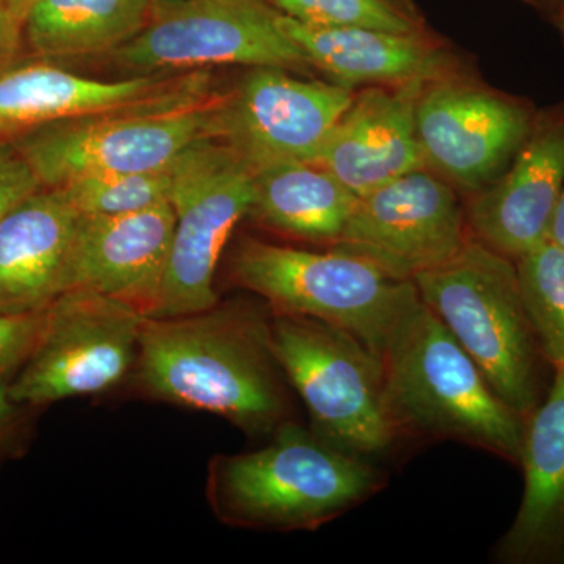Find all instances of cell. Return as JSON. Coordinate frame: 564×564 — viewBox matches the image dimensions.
<instances>
[{"label":"cell","instance_id":"f1b7e54d","mask_svg":"<svg viewBox=\"0 0 564 564\" xmlns=\"http://www.w3.org/2000/svg\"><path fill=\"white\" fill-rule=\"evenodd\" d=\"M22 41V24L6 7L0 3V74L13 66L20 54Z\"/></svg>","mask_w":564,"mask_h":564},{"label":"cell","instance_id":"cb8c5ba5","mask_svg":"<svg viewBox=\"0 0 564 564\" xmlns=\"http://www.w3.org/2000/svg\"><path fill=\"white\" fill-rule=\"evenodd\" d=\"M292 20L314 28L425 32L421 14L408 0H267Z\"/></svg>","mask_w":564,"mask_h":564},{"label":"cell","instance_id":"4316f807","mask_svg":"<svg viewBox=\"0 0 564 564\" xmlns=\"http://www.w3.org/2000/svg\"><path fill=\"white\" fill-rule=\"evenodd\" d=\"M40 188V181L13 144H0V220L7 212Z\"/></svg>","mask_w":564,"mask_h":564},{"label":"cell","instance_id":"d4e9b609","mask_svg":"<svg viewBox=\"0 0 564 564\" xmlns=\"http://www.w3.org/2000/svg\"><path fill=\"white\" fill-rule=\"evenodd\" d=\"M80 215H120L170 203V166L155 172L91 174L55 187Z\"/></svg>","mask_w":564,"mask_h":564},{"label":"cell","instance_id":"e0dca14e","mask_svg":"<svg viewBox=\"0 0 564 564\" xmlns=\"http://www.w3.org/2000/svg\"><path fill=\"white\" fill-rule=\"evenodd\" d=\"M423 84L366 87L334 126L315 165L328 170L358 198L426 169L415 126Z\"/></svg>","mask_w":564,"mask_h":564},{"label":"cell","instance_id":"ffe728a7","mask_svg":"<svg viewBox=\"0 0 564 564\" xmlns=\"http://www.w3.org/2000/svg\"><path fill=\"white\" fill-rule=\"evenodd\" d=\"M79 212L57 188L41 187L0 220V314L50 306L63 292Z\"/></svg>","mask_w":564,"mask_h":564},{"label":"cell","instance_id":"ac0fdd59","mask_svg":"<svg viewBox=\"0 0 564 564\" xmlns=\"http://www.w3.org/2000/svg\"><path fill=\"white\" fill-rule=\"evenodd\" d=\"M280 24L314 69L348 90L429 85L463 74L458 58L426 31L314 28L282 13Z\"/></svg>","mask_w":564,"mask_h":564},{"label":"cell","instance_id":"4dcf8cb0","mask_svg":"<svg viewBox=\"0 0 564 564\" xmlns=\"http://www.w3.org/2000/svg\"><path fill=\"white\" fill-rule=\"evenodd\" d=\"M525 3L532 6L534 10L540 11L545 18H549L556 28L564 18V0H524Z\"/></svg>","mask_w":564,"mask_h":564},{"label":"cell","instance_id":"8fae6325","mask_svg":"<svg viewBox=\"0 0 564 564\" xmlns=\"http://www.w3.org/2000/svg\"><path fill=\"white\" fill-rule=\"evenodd\" d=\"M532 104L463 76L425 85L415 126L425 166L458 191L492 184L532 131Z\"/></svg>","mask_w":564,"mask_h":564},{"label":"cell","instance_id":"d6986e66","mask_svg":"<svg viewBox=\"0 0 564 564\" xmlns=\"http://www.w3.org/2000/svg\"><path fill=\"white\" fill-rule=\"evenodd\" d=\"M524 496L496 547L510 564L564 563V364L552 366L544 399L525 419Z\"/></svg>","mask_w":564,"mask_h":564},{"label":"cell","instance_id":"44dd1931","mask_svg":"<svg viewBox=\"0 0 564 564\" xmlns=\"http://www.w3.org/2000/svg\"><path fill=\"white\" fill-rule=\"evenodd\" d=\"M254 199L250 215L273 231L336 243L358 204V196L328 170L310 162H273L252 169Z\"/></svg>","mask_w":564,"mask_h":564},{"label":"cell","instance_id":"3957f363","mask_svg":"<svg viewBox=\"0 0 564 564\" xmlns=\"http://www.w3.org/2000/svg\"><path fill=\"white\" fill-rule=\"evenodd\" d=\"M383 486L362 455L285 421L267 447L215 456L207 499L225 524L292 532L318 529Z\"/></svg>","mask_w":564,"mask_h":564},{"label":"cell","instance_id":"7c38bea8","mask_svg":"<svg viewBox=\"0 0 564 564\" xmlns=\"http://www.w3.org/2000/svg\"><path fill=\"white\" fill-rule=\"evenodd\" d=\"M469 239L455 188L422 169L361 196L333 247L395 280L414 281L455 258Z\"/></svg>","mask_w":564,"mask_h":564},{"label":"cell","instance_id":"ba28073f","mask_svg":"<svg viewBox=\"0 0 564 564\" xmlns=\"http://www.w3.org/2000/svg\"><path fill=\"white\" fill-rule=\"evenodd\" d=\"M170 176L172 251L161 299L150 317L202 313L218 303V262L254 199L252 166L220 140L193 143L170 165Z\"/></svg>","mask_w":564,"mask_h":564},{"label":"cell","instance_id":"d6a6232c","mask_svg":"<svg viewBox=\"0 0 564 564\" xmlns=\"http://www.w3.org/2000/svg\"><path fill=\"white\" fill-rule=\"evenodd\" d=\"M558 29H560V32H562L563 40H564V18H563V21L560 22Z\"/></svg>","mask_w":564,"mask_h":564},{"label":"cell","instance_id":"9a60e30c","mask_svg":"<svg viewBox=\"0 0 564 564\" xmlns=\"http://www.w3.org/2000/svg\"><path fill=\"white\" fill-rule=\"evenodd\" d=\"M173 232L170 203L129 214L79 215L63 292L101 293L150 317L161 299Z\"/></svg>","mask_w":564,"mask_h":564},{"label":"cell","instance_id":"1f68e13d","mask_svg":"<svg viewBox=\"0 0 564 564\" xmlns=\"http://www.w3.org/2000/svg\"><path fill=\"white\" fill-rule=\"evenodd\" d=\"M35 2L36 0H0V3H2L21 24L24 22L25 17H28L29 11H31Z\"/></svg>","mask_w":564,"mask_h":564},{"label":"cell","instance_id":"83f0119b","mask_svg":"<svg viewBox=\"0 0 564 564\" xmlns=\"http://www.w3.org/2000/svg\"><path fill=\"white\" fill-rule=\"evenodd\" d=\"M32 411L11 399L10 381H0V462L24 452L31 436Z\"/></svg>","mask_w":564,"mask_h":564},{"label":"cell","instance_id":"277c9868","mask_svg":"<svg viewBox=\"0 0 564 564\" xmlns=\"http://www.w3.org/2000/svg\"><path fill=\"white\" fill-rule=\"evenodd\" d=\"M413 282L497 395L529 417L551 386L552 366L527 313L513 259L470 236L455 258Z\"/></svg>","mask_w":564,"mask_h":564},{"label":"cell","instance_id":"2e32d148","mask_svg":"<svg viewBox=\"0 0 564 564\" xmlns=\"http://www.w3.org/2000/svg\"><path fill=\"white\" fill-rule=\"evenodd\" d=\"M564 185V104L538 110L532 131L507 170L474 195L470 236L518 261L547 240Z\"/></svg>","mask_w":564,"mask_h":564},{"label":"cell","instance_id":"9c48e42d","mask_svg":"<svg viewBox=\"0 0 564 564\" xmlns=\"http://www.w3.org/2000/svg\"><path fill=\"white\" fill-rule=\"evenodd\" d=\"M223 93L174 109L55 122L13 141L41 187L91 174L165 170L196 141L217 137Z\"/></svg>","mask_w":564,"mask_h":564},{"label":"cell","instance_id":"484cf974","mask_svg":"<svg viewBox=\"0 0 564 564\" xmlns=\"http://www.w3.org/2000/svg\"><path fill=\"white\" fill-rule=\"evenodd\" d=\"M47 307L0 314V381L13 380L31 358L46 326Z\"/></svg>","mask_w":564,"mask_h":564},{"label":"cell","instance_id":"6da1fadb","mask_svg":"<svg viewBox=\"0 0 564 564\" xmlns=\"http://www.w3.org/2000/svg\"><path fill=\"white\" fill-rule=\"evenodd\" d=\"M270 321V307L248 300L144 317L129 381L150 399L220 415L252 436L273 433L288 421L289 399Z\"/></svg>","mask_w":564,"mask_h":564},{"label":"cell","instance_id":"603a6c76","mask_svg":"<svg viewBox=\"0 0 564 564\" xmlns=\"http://www.w3.org/2000/svg\"><path fill=\"white\" fill-rule=\"evenodd\" d=\"M516 267L541 350L551 366L564 364V250L545 240Z\"/></svg>","mask_w":564,"mask_h":564},{"label":"cell","instance_id":"5bb4252c","mask_svg":"<svg viewBox=\"0 0 564 564\" xmlns=\"http://www.w3.org/2000/svg\"><path fill=\"white\" fill-rule=\"evenodd\" d=\"M210 74H147L98 80L33 63L0 74V144L55 124L99 115L174 109L214 95Z\"/></svg>","mask_w":564,"mask_h":564},{"label":"cell","instance_id":"8992f818","mask_svg":"<svg viewBox=\"0 0 564 564\" xmlns=\"http://www.w3.org/2000/svg\"><path fill=\"white\" fill-rule=\"evenodd\" d=\"M239 288L261 296L272 313L303 315L355 334L375 352L408 300L413 281L389 276L351 252H315L243 239L231 258Z\"/></svg>","mask_w":564,"mask_h":564},{"label":"cell","instance_id":"f546056e","mask_svg":"<svg viewBox=\"0 0 564 564\" xmlns=\"http://www.w3.org/2000/svg\"><path fill=\"white\" fill-rule=\"evenodd\" d=\"M547 240L555 243L556 247L564 250V185L560 193L558 203H556L554 215H552L551 226H549Z\"/></svg>","mask_w":564,"mask_h":564},{"label":"cell","instance_id":"7402d4cb","mask_svg":"<svg viewBox=\"0 0 564 564\" xmlns=\"http://www.w3.org/2000/svg\"><path fill=\"white\" fill-rule=\"evenodd\" d=\"M151 6V0H36L22 36L46 61L111 54L147 24Z\"/></svg>","mask_w":564,"mask_h":564},{"label":"cell","instance_id":"30bf717a","mask_svg":"<svg viewBox=\"0 0 564 564\" xmlns=\"http://www.w3.org/2000/svg\"><path fill=\"white\" fill-rule=\"evenodd\" d=\"M147 315L91 291H66L47 307L43 336L10 381L24 406L98 395L131 377Z\"/></svg>","mask_w":564,"mask_h":564},{"label":"cell","instance_id":"4fadbf2b","mask_svg":"<svg viewBox=\"0 0 564 564\" xmlns=\"http://www.w3.org/2000/svg\"><path fill=\"white\" fill-rule=\"evenodd\" d=\"M292 70L252 68L236 90L223 93L217 137L252 169L273 162L314 163L355 90L303 79Z\"/></svg>","mask_w":564,"mask_h":564},{"label":"cell","instance_id":"52a82bcc","mask_svg":"<svg viewBox=\"0 0 564 564\" xmlns=\"http://www.w3.org/2000/svg\"><path fill=\"white\" fill-rule=\"evenodd\" d=\"M267 0H159L133 39L111 52L115 65L147 76L242 65L311 74L310 61Z\"/></svg>","mask_w":564,"mask_h":564},{"label":"cell","instance_id":"836d02e7","mask_svg":"<svg viewBox=\"0 0 564 564\" xmlns=\"http://www.w3.org/2000/svg\"><path fill=\"white\" fill-rule=\"evenodd\" d=\"M151 2H159V0H151Z\"/></svg>","mask_w":564,"mask_h":564},{"label":"cell","instance_id":"5b68a950","mask_svg":"<svg viewBox=\"0 0 564 564\" xmlns=\"http://www.w3.org/2000/svg\"><path fill=\"white\" fill-rule=\"evenodd\" d=\"M270 326L274 356L310 410L315 433L362 456L386 454L402 440L372 348L303 315L272 313Z\"/></svg>","mask_w":564,"mask_h":564},{"label":"cell","instance_id":"7a4b0ae2","mask_svg":"<svg viewBox=\"0 0 564 564\" xmlns=\"http://www.w3.org/2000/svg\"><path fill=\"white\" fill-rule=\"evenodd\" d=\"M400 436L455 440L519 463L525 419L505 403L419 291L377 351Z\"/></svg>","mask_w":564,"mask_h":564}]
</instances>
